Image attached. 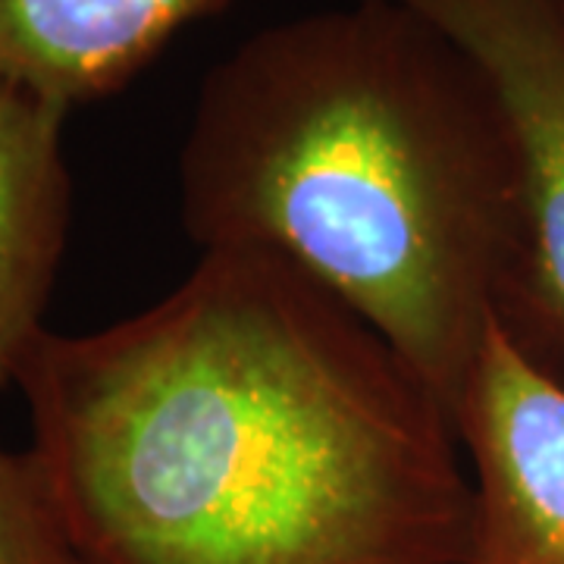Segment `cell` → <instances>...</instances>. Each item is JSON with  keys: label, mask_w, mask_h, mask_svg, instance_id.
<instances>
[{"label": "cell", "mask_w": 564, "mask_h": 564, "mask_svg": "<svg viewBox=\"0 0 564 564\" xmlns=\"http://www.w3.org/2000/svg\"><path fill=\"white\" fill-rule=\"evenodd\" d=\"M514 144L484 69L421 13L355 0L273 22L202 79L180 154L202 251L295 263L455 421L514 236Z\"/></svg>", "instance_id": "cell-2"}, {"label": "cell", "mask_w": 564, "mask_h": 564, "mask_svg": "<svg viewBox=\"0 0 564 564\" xmlns=\"http://www.w3.org/2000/svg\"><path fill=\"white\" fill-rule=\"evenodd\" d=\"M66 110L0 76V389L44 333L69 223Z\"/></svg>", "instance_id": "cell-6"}, {"label": "cell", "mask_w": 564, "mask_h": 564, "mask_svg": "<svg viewBox=\"0 0 564 564\" xmlns=\"http://www.w3.org/2000/svg\"><path fill=\"white\" fill-rule=\"evenodd\" d=\"M239 0H0V76L63 110L139 76L192 22Z\"/></svg>", "instance_id": "cell-5"}, {"label": "cell", "mask_w": 564, "mask_h": 564, "mask_svg": "<svg viewBox=\"0 0 564 564\" xmlns=\"http://www.w3.org/2000/svg\"><path fill=\"white\" fill-rule=\"evenodd\" d=\"M0 564H82L32 452L0 448Z\"/></svg>", "instance_id": "cell-7"}, {"label": "cell", "mask_w": 564, "mask_h": 564, "mask_svg": "<svg viewBox=\"0 0 564 564\" xmlns=\"http://www.w3.org/2000/svg\"><path fill=\"white\" fill-rule=\"evenodd\" d=\"M44 484L82 564H470L455 421L295 263L202 251L107 329L29 348Z\"/></svg>", "instance_id": "cell-1"}, {"label": "cell", "mask_w": 564, "mask_h": 564, "mask_svg": "<svg viewBox=\"0 0 564 564\" xmlns=\"http://www.w3.org/2000/svg\"><path fill=\"white\" fill-rule=\"evenodd\" d=\"M474 484L470 564H564V386L492 323L455 404Z\"/></svg>", "instance_id": "cell-4"}, {"label": "cell", "mask_w": 564, "mask_h": 564, "mask_svg": "<svg viewBox=\"0 0 564 564\" xmlns=\"http://www.w3.org/2000/svg\"><path fill=\"white\" fill-rule=\"evenodd\" d=\"M484 69L514 144V236L496 326L564 386V0H395Z\"/></svg>", "instance_id": "cell-3"}]
</instances>
